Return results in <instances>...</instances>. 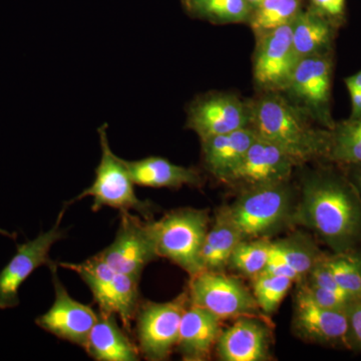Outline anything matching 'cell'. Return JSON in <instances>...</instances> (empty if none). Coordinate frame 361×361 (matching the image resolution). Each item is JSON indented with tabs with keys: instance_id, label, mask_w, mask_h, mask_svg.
<instances>
[{
	"instance_id": "obj_1",
	"label": "cell",
	"mask_w": 361,
	"mask_h": 361,
	"mask_svg": "<svg viewBox=\"0 0 361 361\" xmlns=\"http://www.w3.org/2000/svg\"><path fill=\"white\" fill-rule=\"evenodd\" d=\"M292 222L314 232L332 253L361 248V199L344 172L324 169L304 180Z\"/></svg>"
},
{
	"instance_id": "obj_2",
	"label": "cell",
	"mask_w": 361,
	"mask_h": 361,
	"mask_svg": "<svg viewBox=\"0 0 361 361\" xmlns=\"http://www.w3.org/2000/svg\"><path fill=\"white\" fill-rule=\"evenodd\" d=\"M251 106V127L257 137L283 151L296 166L316 159L327 160L331 130L315 128L303 109L292 106L276 92L265 94Z\"/></svg>"
},
{
	"instance_id": "obj_3",
	"label": "cell",
	"mask_w": 361,
	"mask_h": 361,
	"mask_svg": "<svg viewBox=\"0 0 361 361\" xmlns=\"http://www.w3.org/2000/svg\"><path fill=\"white\" fill-rule=\"evenodd\" d=\"M293 193L288 182L243 190L231 205L221 210L243 240L268 238L293 224Z\"/></svg>"
},
{
	"instance_id": "obj_4",
	"label": "cell",
	"mask_w": 361,
	"mask_h": 361,
	"mask_svg": "<svg viewBox=\"0 0 361 361\" xmlns=\"http://www.w3.org/2000/svg\"><path fill=\"white\" fill-rule=\"evenodd\" d=\"M101 144V161L94 171V180L75 199L66 203L71 206L75 202L90 197L92 210L99 212L101 209H116L120 212L135 211L146 220L154 219V205L137 196L135 183L130 177L125 160L114 153L108 137V123H104L97 129Z\"/></svg>"
},
{
	"instance_id": "obj_5",
	"label": "cell",
	"mask_w": 361,
	"mask_h": 361,
	"mask_svg": "<svg viewBox=\"0 0 361 361\" xmlns=\"http://www.w3.org/2000/svg\"><path fill=\"white\" fill-rule=\"evenodd\" d=\"M151 225L159 258L168 259L190 277L203 270L201 252L210 227L208 210L176 209L160 220H152Z\"/></svg>"
},
{
	"instance_id": "obj_6",
	"label": "cell",
	"mask_w": 361,
	"mask_h": 361,
	"mask_svg": "<svg viewBox=\"0 0 361 361\" xmlns=\"http://www.w3.org/2000/svg\"><path fill=\"white\" fill-rule=\"evenodd\" d=\"M73 271L89 287L99 312L116 314L126 330L130 329L140 301V280L111 268L97 254L82 263H59Z\"/></svg>"
},
{
	"instance_id": "obj_7",
	"label": "cell",
	"mask_w": 361,
	"mask_h": 361,
	"mask_svg": "<svg viewBox=\"0 0 361 361\" xmlns=\"http://www.w3.org/2000/svg\"><path fill=\"white\" fill-rule=\"evenodd\" d=\"M187 292L190 303L209 311L222 322L244 316L268 317L243 282L226 274L225 271H200L190 277Z\"/></svg>"
},
{
	"instance_id": "obj_8",
	"label": "cell",
	"mask_w": 361,
	"mask_h": 361,
	"mask_svg": "<svg viewBox=\"0 0 361 361\" xmlns=\"http://www.w3.org/2000/svg\"><path fill=\"white\" fill-rule=\"evenodd\" d=\"M189 304L187 289L168 302H140L135 316V334L137 348L145 360L170 358L177 346L180 320Z\"/></svg>"
},
{
	"instance_id": "obj_9",
	"label": "cell",
	"mask_w": 361,
	"mask_h": 361,
	"mask_svg": "<svg viewBox=\"0 0 361 361\" xmlns=\"http://www.w3.org/2000/svg\"><path fill=\"white\" fill-rule=\"evenodd\" d=\"M68 208L66 205L59 214L56 224L49 231H42L32 240L16 244L13 258L0 270V310H11L20 305V289L35 270L49 266L52 246L65 238L66 230L61 227Z\"/></svg>"
},
{
	"instance_id": "obj_10",
	"label": "cell",
	"mask_w": 361,
	"mask_h": 361,
	"mask_svg": "<svg viewBox=\"0 0 361 361\" xmlns=\"http://www.w3.org/2000/svg\"><path fill=\"white\" fill-rule=\"evenodd\" d=\"M152 220L130 212H120L115 239L97 255L118 272L141 280L145 268L159 258Z\"/></svg>"
},
{
	"instance_id": "obj_11",
	"label": "cell",
	"mask_w": 361,
	"mask_h": 361,
	"mask_svg": "<svg viewBox=\"0 0 361 361\" xmlns=\"http://www.w3.org/2000/svg\"><path fill=\"white\" fill-rule=\"evenodd\" d=\"M332 75L331 52L307 56L297 63L287 90L302 104L301 109L327 130L336 126L331 116Z\"/></svg>"
},
{
	"instance_id": "obj_12",
	"label": "cell",
	"mask_w": 361,
	"mask_h": 361,
	"mask_svg": "<svg viewBox=\"0 0 361 361\" xmlns=\"http://www.w3.org/2000/svg\"><path fill=\"white\" fill-rule=\"evenodd\" d=\"M51 273L54 300L49 310L35 318V324L47 334L85 348L99 312L68 294L59 277L58 263L47 266Z\"/></svg>"
},
{
	"instance_id": "obj_13",
	"label": "cell",
	"mask_w": 361,
	"mask_h": 361,
	"mask_svg": "<svg viewBox=\"0 0 361 361\" xmlns=\"http://www.w3.org/2000/svg\"><path fill=\"white\" fill-rule=\"evenodd\" d=\"M292 42V23L259 37L254 58V80L268 92L288 90L298 61Z\"/></svg>"
},
{
	"instance_id": "obj_14",
	"label": "cell",
	"mask_w": 361,
	"mask_h": 361,
	"mask_svg": "<svg viewBox=\"0 0 361 361\" xmlns=\"http://www.w3.org/2000/svg\"><path fill=\"white\" fill-rule=\"evenodd\" d=\"M186 128L200 140L251 127L252 106L228 94H210L194 99L188 106Z\"/></svg>"
},
{
	"instance_id": "obj_15",
	"label": "cell",
	"mask_w": 361,
	"mask_h": 361,
	"mask_svg": "<svg viewBox=\"0 0 361 361\" xmlns=\"http://www.w3.org/2000/svg\"><path fill=\"white\" fill-rule=\"evenodd\" d=\"M292 327L304 341L349 349L348 310L322 307L299 288L294 297Z\"/></svg>"
},
{
	"instance_id": "obj_16",
	"label": "cell",
	"mask_w": 361,
	"mask_h": 361,
	"mask_svg": "<svg viewBox=\"0 0 361 361\" xmlns=\"http://www.w3.org/2000/svg\"><path fill=\"white\" fill-rule=\"evenodd\" d=\"M296 164L283 151L257 137L236 170L224 180L243 190L289 182Z\"/></svg>"
},
{
	"instance_id": "obj_17",
	"label": "cell",
	"mask_w": 361,
	"mask_h": 361,
	"mask_svg": "<svg viewBox=\"0 0 361 361\" xmlns=\"http://www.w3.org/2000/svg\"><path fill=\"white\" fill-rule=\"evenodd\" d=\"M273 334L267 318L244 316L221 332L214 353L222 361L272 360Z\"/></svg>"
},
{
	"instance_id": "obj_18",
	"label": "cell",
	"mask_w": 361,
	"mask_h": 361,
	"mask_svg": "<svg viewBox=\"0 0 361 361\" xmlns=\"http://www.w3.org/2000/svg\"><path fill=\"white\" fill-rule=\"evenodd\" d=\"M310 235L295 232L285 238L271 240L269 261L266 272L283 275L294 283L303 281L316 263L324 256Z\"/></svg>"
},
{
	"instance_id": "obj_19",
	"label": "cell",
	"mask_w": 361,
	"mask_h": 361,
	"mask_svg": "<svg viewBox=\"0 0 361 361\" xmlns=\"http://www.w3.org/2000/svg\"><path fill=\"white\" fill-rule=\"evenodd\" d=\"M222 322L217 316L190 303L180 320L176 346L182 360H210L223 330Z\"/></svg>"
},
{
	"instance_id": "obj_20",
	"label": "cell",
	"mask_w": 361,
	"mask_h": 361,
	"mask_svg": "<svg viewBox=\"0 0 361 361\" xmlns=\"http://www.w3.org/2000/svg\"><path fill=\"white\" fill-rule=\"evenodd\" d=\"M257 139L252 127L202 140V158L207 170L224 182L240 165Z\"/></svg>"
},
{
	"instance_id": "obj_21",
	"label": "cell",
	"mask_w": 361,
	"mask_h": 361,
	"mask_svg": "<svg viewBox=\"0 0 361 361\" xmlns=\"http://www.w3.org/2000/svg\"><path fill=\"white\" fill-rule=\"evenodd\" d=\"M125 330L118 325V316L99 311V317L84 348L85 353L96 361L140 360L139 348Z\"/></svg>"
},
{
	"instance_id": "obj_22",
	"label": "cell",
	"mask_w": 361,
	"mask_h": 361,
	"mask_svg": "<svg viewBox=\"0 0 361 361\" xmlns=\"http://www.w3.org/2000/svg\"><path fill=\"white\" fill-rule=\"evenodd\" d=\"M135 185L154 189H180L182 187H200L203 179L195 168L176 165L161 157H148L141 160L126 161Z\"/></svg>"
},
{
	"instance_id": "obj_23",
	"label": "cell",
	"mask_w": 361,
	"mask_h": 361,
	"mask_svg": "<svg viewBox=\"0 0 361 361\" xmlns=\"http://www.w3.org/2000/svg\"><path fill=\"white\" fill-rule=\"evenodd\" d=\"M337 27L322 14L300 11L292 21V42L299 59L330 54Z\"/></svg>"
},
{
	"instance_id": "obj_24",
	"label": "cell",
	"mask_w": 361,
	"mask_h": 361,
	"mask_svg": "<svg viewBox=\"0 0 361 361\" xmlns=\"http://www.w3.org/2000/svg\"><path fill=\"white\" fill-rule=\"evenodd\" d=\"M241 235L222 210L216 214L209 227L201 252L203 270L225 271L229 265L233 251L242 241Z\"/></svg>"
},
{
	"instance_id": "obj_25",
	"label": "cell",
	"mask_w": 361,
	"mask_h": 361,
	"mask_svg": "<svg viewBox=\"0 0 361 361\" xmlns=\"http://www.w3.org/2000/svg\"><path fill=\"white\" fill-rule=\"evenodd\" d=\"M327 161L338 166L361 165V116L336 123Z\"/></svg>"
},
{
	"instance_id": "obj_26",
	"label": "cell",
	"mask_w": 361,
	"mask_h": 361,
	"mask_svg": "<svg viewBox=\"0 0 361 361\" xmlns=\"http://www.w3.org/2000/svg\"><path fill=\"white\" fill-rule=\"evenodd\" d=\"M183 4L194 18L214 23H244L253 13L247 0H183Z\"/></svg>"
},
{
	"instance_id": "obj_27",
	"label": "cell",
	"mask_w": 361,
	"mask_h": 361,
	"mask_svg": "<svg viewBox=\"0 0 361 361\" xmlns=\"http://www.w3.org/2000/svg\"><path fill=\"white\" fill-rule=\"evenodd\" d=\"M270 250V239L242 240L233 251L228 268L242 276L253 279L267 267Z\"/></svg>"
},
{
	"instance_id": "obj_28",
	"label": "cell",
	"mask_w": 361,
	"mask_h": 361,
	"mask_svg": "<svg viewBox=\"0 0 361 361\" xmlns=\"http://www.w3.org/2000/svg\"><path fill=\"white\" fill-rule=\"evenodd\" d=\"M301 0H264L251 14L250 25L258 37L288 25L300 13Z\"/></svg>"
},
{
	"instance_id": "obj_29",
	"label": "cell",
	"mask_w": 361,
	"mask_h": 361,
	"mask_svg": "<svg viewBox=\"0 0 361 361\" xmlns=\"http://www.w3.org/2000/svg\"><path fill=\"white\" fill-rule=\"evenodd\" d=\"M327 264L339 287L353 301L361 298V248L326 255Z\"/></svg>"
},
{
	"instance_id": "obj_30",
	"label": "cell",
	"mask_w": 361,
	"mask_h": 361,
	"mask_svg": "<svg viewBox=\"0 0 361 361\" xmlns=\"http://www.w3.org/2000/svg\"><path fill=\"white\" fill-rule=\"evenodd\" d=\"M252 280V293L263 314L271 316L276 312L280 304L290 290L293 280L283 275L263 271Z\"/></svg>"
},
{
	"instance_id": "obj_31",
	"label": "cell",
	"mask_w": 361,
	"mask_h": 361,
	"mask_svg": "<svg viewBox=\"0 0 361 361\" xmlns=\"http://www.w3.org/2000/svg\"><path fill=\"white\" fill-rule=\"evenodd\" d=\"M297 284H298V288L310 297L313 302L322 307L329 308V310H348L349 305L353 302V299L349 298L348 296L316 286L310 282L302 281Z\"/></svg>"
},
{
	"instance_id": "obj_32",
	"label": "cell",
	"mask_w": 361,
	"mask_h": 361,
	"mask_svg": "<svg viewBox=\"0 0 361 361\" xmlns=\"http://www.w3.org/2000/svg\"><path fill=\"white\" fill-rule=\"evenodd\" d=\"M346 0H311L312 11L331 21L337 28L345 20Z\"/></svg>"
},
{
	"instance_id": "obj_33",
	"label": "cell",
	"mask_w": 361,
	"mask_h": 361,
	"mask_svg": "<svg viewBox=\"0 0 361 361\" xmlns=\"http://www.w3.org/2000/svg\"><path fill=\"white\" fill-rule=\"evenodd\" d=\"M348 313L349 350L361 353V298L351 302Z\"/></svg>"
},
{
	"instance_id": "obj_34",
	"label": "cell",
	"mask_w": 361,
	"mask_h": 361,
	"mask_svg": "<svg viewBox=\"0 0 361 361\" xmlns=\"http://www.w3.org/2000/svg\"><path fill=\"white\" fill-rule=\"evenodd\" d=\"M361 199V165L341 166Z\"/></svg>"
},
{
	"instance_id": "obj_35",
	"label": "cell",
	"mask_w": 361,
	"mask_h": 361,
	"mask_svg": "<svg viewBox=\"0 0 361 361\" xmlns=\"http://www.w3.org/2000/svg\"><path fill=\"white\" fill-rule=\"evenodd\" d=\"M351 101L350 118H357L361 116V92L360 90L348 89Z\"/></svg>"
},
{
	"instance_id": "obj_36",
	"label": "cell",
	"mask_w": 361,
	"mask_h": 361,
	"mask_svg": "<svg viewBox=\"0 0 361 361\" xmlns=\"http://www.w3.org/2000/svg\"><path fill=\"white\" fill-rule=\"evenodd\" d=\"M344 82H345L348 89L357 90L361 92V71L356 73L355 75H351V77L346 78Z\"/></svg>"
},
{
	"instance_id": "obj_37",
	"label": "cell",
	"mask_w": 361,
	"mask_h": 361,
	"mask_svg": "<svg viewBox=\"0 0 361 361\" xmlns=\"http://www.w3.org/2000/svg\"><path fill=\"white\" fill-rule=\"evenodd\" d=\"M263 1H264V0H247V2L250 4L252 8H253V11L256 8V7L260 6Z\"/></svg>"
},
{
	"instance_id": "obj_38",
	"label": "cell",
	"mask_w": 361,
	"mask_h": 361,
	"mask_svg": "<svg viewBox=\"0 0 361 361\" xmlns=\"http://www.w3.org/2000/svg\"><path fill=\"white\" fill-rule=\"evenodd\" d=\"M0 234L4 235V236L8 237V238L16 239V234H14V233L7 232L4 229H0Z\"/></svg>"
}]
</instances>
